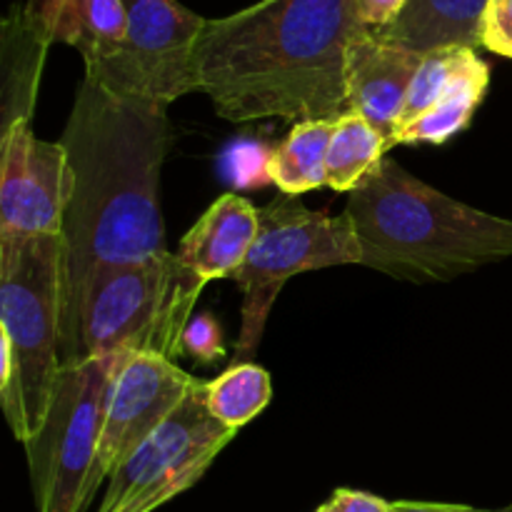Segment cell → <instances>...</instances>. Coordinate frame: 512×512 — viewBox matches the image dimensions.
Instances as JSON below:
<instances>
[{
  "instance_id": "4fadbf2b",
  "label": "cell",
  "mask_w": 512,
  "mask_h": 512,
  "mask_svg": "<svg viewBox=\"0 0 512 512\" xmlns=\"http://www.w3.org/2000/svg\"><path fill=\"white\" fill-rule=\"evenodd\" d=\"M258 225V208L240 195H223L185 233L178 258L203 283L230 278L248 258Z\"/></svg>"
},
{
  "instance_id": "7c38bea8",
  "label": "cell",
  "mask_w": 512,
  "mask_h": 512,
  "mask_svg": "<svg viewBox=\"0 0 512 512\" xmlns=\"http://www.w3.org/2000/svg\"><path fill=\"white\" fill-rule=\"evenodd\" d=\"M423 55L400 45L375 38L360 30L348 45L345 85H348L350 113H358L395 148L400 115L408 103L410 85L418 73Z\"/></svg>"
},
{
  "instance_id": "cb8c5ba5",
  "label": "cell",
  "mask_w": 512,
  "mask_h": 512,
  "mask_svg": "<svg viewBox=\"0 0 512 512\" xmlns=\"http://www.w3.org/2000/svg\"><path fill=\"white\" fill-rule=\"evenodd\" d=\"M350 3H353L355 20H358L365 30L375 33V30L388 28V25L403 13L408 0H350Z\"/></svg>"
},
{
  "instance_id": "ffe728a7",
  "label": "cell",
  "mask_w": 512,
  "mask_h": 512,
  "mask_svg": "<svg viewBox=\"0 0 512 512\" xmlns=\"http://www.w3.org/2000/svg\"><path fill=\"white\" fill-rule=\"evenodd\" d=\"M273 385L268 370L253 363H238L225 370L220 378L205 383V400L225 428L240 430L258 418L270 403Z\"/></svg>"
},
{
  "instance_id": "52a82bcc",
  "label": "cell",
  "mask_w": 512,
  "mask_h": 512,
  "mask_svg": "<svg viewBox=\"0 0 512 512\" xmlns=\"http://www.w3.org/2000/svg\"><path fill=\"white\" fill-rule=\"evenodd\" d=\"M120 355L68 363L60 370L48 418L25 443L38 512H85L110 380Z\"/></svg>"
},
{
  "instance_id": "44dd1931",
  "label": "cell",
  "mask_w": 512,
  "mask_h": 512,
  "mask_svg": "<svg viewBox=\"0 0 512 512\" xmlns=\"http://www.w3.org/2000/svg\"><path fill=\"white\" fill-rule=\"evenodd\" d=\"M470 53H473V48H445L423 55V63H420L413 85H410L408 103H405L403 115H400L398 133L403 128H408L410 123H415L418 118H423L428 110H433V105L445 93V88L455 78V73L463 68Z\"/></svg>"
},
{
  "instance_id": "d4e9b609",
  "label": "cell",
  "mask_w": 512,
  "mask_h": 512,
  "mask_svg": "<svg viewBox=\"0 0 512 512\" xmlns=\"http://www.w3.org/2000/svg\"><path fill=\"white\" fill-rule=\"evenodd\" d=\"M330 503L338 512H393V503L378 498V495L363 493V490H335Z\"/></svg>"
},
{
  "instance_id": "3957f363",
  "label": "cell",
  "mask_w": 512,
  "mask_h": 512,
  "mask_svg": "<svg viewBox=\"0 0 512 512\" xmlns=\"http://www.w3.org/2000/svg\"><path fill=\"white\" fill-rule=\"evenodd\" d=\"M345 215L363 265L398 280L448 283L512 258V220L430 188L390 158L350 193Z\"/></svg>"
},
{
  "instance_id": "e0dca14e",
  "label": "cell",
  "mask_w": 512,
  "mask_h": 512,
  "mask_svg": "<svg viewBox=\"0 0 512 512\" xmlns=\"http://www.w3.org/2000/svg\"><path fill=\"white\" fill-rule=\"evenodd\" d=\"M490 83V68L485 60H480V55L470 53V58L465 60L463 68L455 73V78L450 80V85L445 88V93L440 95L438 103L433 105V110L418 118L415 123H410L408 128H403L395 138V145H420V143H448L453 135H458L460 130H465L473 120L475 110L483 103L485 93H488Z\"/></svg>"
},
{
  "instance_id": "5b68a950",
  "label": "cell",
  "mask_w": 512,
  "mask_h": 512,
  "mask_svg": "<svg viewBox=\"0 0 512 512\" xmlns=\"http://www.w3.org/2000/svg\"><path fill=\"white\" fill-rule=\"evenodd\" d=\"M203 288L173 253L103 270L83 293L73 363L123 353L173 360Z\"/></svg>"
},
{
  "instance_id": "8992f818",
  "label": "cell",
  "mask_w": 512,
  "mask_h": 512,
  "mask_svg": "<svg viewBox=\"0 0 512 512\" xmlns=\"http://www.w3.org/2000/svg\"><path fill=\"white\" fill-rule=\"evenodd\" d=\"M260 225L245 263L230 275L243 290L238 353L253 355L263 338L270 308L293 275L333 265H363L358 235L348 215L318 213L295 195L258 210Z\"/></svg>"
},
{
  "instance_id": "ac0fdd59",
  "label": "cell",
  "mask_w": 512,
  "mask_h": 512,
  "mask_svg": "<svg viewBox=\"0 0 512 512\" xmlns=\"http://www.w3.org/2000/svg\"><path fill=\"white\" fill-rule=\"evenodd\" d=\"M338 123V120H335ZM333 120L295 123L285 143L265 160V173L283 195H303L328 185V148L335 130Z\"/></svg>"
},
{
  "instance_id": "277c9868",
  "label": "cell",
  "mask_w": 512,
  "mask_h": 512,
  "mask_svg": "<svg viewBox=\"0 0 512 512\" xmlns=\"http://www.w3.org/2000/svg\"><path fill=\"white\" fill-rule=\"evenodd\" d=\"M63 235H0V405L15 440L43 428L63 370Z\"/></svg>"
},
{
  "instance_id": "ba28073f",
  "label": "cell",
  "mask_w": 512,
  "mask_h": 512,
  "mask_svg": "<svg viewBox=\"0 0 512 512\" xmlns=\"http://www.w3.org/2000/svg\"><path fill=\"white\" fill-rule=\"evenodd\" d=\"M238 435L213 418L205 383L110 473L98 512H155L193 488Z\"/></svg>"
},
{
  "instance_id": "7402d4cb",
  "label": "cell",
  "mask_w": 512,
  "mask_h": 512,
  "mask_svg": "<svg viewBox=\"0 0 512 512\" xmlns=\"http://www.w3.org/2000/svg\"><path fill=\"white\" fill-rule=\"evenodd\" d=\"M223 353V333L213 315H193L185 325L183 340H180V355H188L198 363H213V360L223 358Z\"/></svg>"
},
{
  "instance_id": "4316f807",
  "label": "cell",
  "mask_w": 512,
  "mask_h": 512,
  "mask_svg": "<svg viewBox=\"0 0 512 512\" xmlns=\"http://www.w3.org/2000/svg\"><path fill=\"white\" fill-rule=\"evenodd\" d=\"M315 512H338V508H335L333 503H325V505H320V508Z\"/></svg>"
},
{
  "instance_id": "2e32d148",
  "label": "cell",
  "mask_w": 512,
  "mask_h": 512,
  "mask_svg": "<svg viewBox=\"0 0 512 512\" xmlns=\"http://www.w3.org/2000/svg\"><path fill=\"white\" fill-rule=\"evenodd\" d=\"M55 43H68L83 55L85 68L108 63L125 38L123 0H30Z\"/></svg>"
},
{
  "instance_id": "7a4b0ae2",
  "label": "cell",
  "mask_w": 512,
  "mask_h": 512,
  "mask_svg": "<svg viewBox=\"0 0 512 512\" xmlns=\"http://www.w3.org/2000/svg\"><path fill=\"white\" fill-rule=\"evenodd\" d=\"M360 30L350 0H260L205 23L198 90L230 123H335L350 113L345 58Z\"/></svg>"
},
{
  "instance_id": "5bb4252c",
  "label": "cell",
  "mask_w": 512,
  "mask_h": 512,
  "mask_svg": "<svg viewBox=\"0 0 512 512\" xmlns=\"http://www.w3.org/2000/svg\"><path fill=\"white\" fill-rule=\"evenodd\" d=\"M53 33L33 3L13 5L3 20V128L30 123Z\"/></svg>"
},
{
  "instance_id": "6da1fadb",
  "label": "cell",
  "mask_w": 512,
  "mask_h": 512,
  "mask_svg": "<svg viewBox=\"0 0 512 512\" xmlns=\"http://www.w3.org/2000/svg\"><path fill=\"white\" fill-rule=\"evenodd\" d=\"M60 143L68 153L63 215V365L75 360L83 293L98 273L165 248L160 173L170 145L168 105L118 95L85 75Z\"/></svg>"
},
{
  "instance_id": "9a60e30c",
  "label": "cell",
  "mask_w": 512,
  "mask_h": 512,
  "mask_svg": "<svg viewBox=\"0 0 512 512\" xmlns=\"http://www.w3.org/2000/svg\"><path fill=\"white\" fill-rule=\"evenodd\" d=\"M490 0H408L403 13L375 38L428 55L445 48H478Z\"/></svg>"
},
{
  "instance_id": "8fae6325",
  "label": "cell",
  "mask_w": 512,
  "mask_h": 512,
  "mask_svg": "<svg viewBox=\"0 0 512 512\" xmlns=\"http://www.w3.org/2000/svg\"><path fill=\"white\" fill-rule=\"evenodd\" d=\"M68 188V153L60 140L35 138L30 123L3 128L0 235L38 238L63 233Z\"/></svg>"
},
{
  "instance_id": "30bf717a",
  "label": "cell",
  "mask_w": 512,
  "mask_h": 512,
  "mask_svg": "<svg viewBox=\"0 0 512 512\" xmlns=\"http://www.w3.org/2000/svg\"><path fill=\"white\" fill-rule=\"evenodd\" d=\"M200 380L163 355L123 353L113 370L90 490L100 483L180 408Z\"/></svg>"
},
{
  "instance_id": "d6986e66",
  "label": "cell",
  "mask_w": 512,
  "mask_h": 512,
  "mask_svg": "<svg viewBox=\"0 0 512 512\" xmlns=\"http://www.w3.org/2000/svg\"><path fill=\"white\" fill-rule=\"evenodd\" d=\"M388 143L383 135L358 113H348L335 123L328 148V185L340 193H353L368 175L383 163Z\"/></svg>"
},
{
  "instance_id": "603a6c76",
  "label": "cell",
  "mask_w": 512,
  "mask_h": 512,
  "mask_svg": "<svg viewBox=\"0 0 512 512\" xmlns=\"http://www.w3.org/2000/svg\"><path fill=\"white\" fill-rule=\"evenodd\" d=\"M480 45L512 60V0H490L483 18Z\"/></svg>"
},
{
  "instance_id": "9c48e42d",
  "label": "cell",
  "mask_w": 512,
  "mask_h": 512,
  "mask_svg": "<svg viewBox=\"0 0 512 512\" xmlns=\"http://www.w3.org/2000/svg\"><path fill=\"white\" fill-rule=\"evenodd\" d=\"M125 38L118 53L85 75L128 98L170 105L198 90L195 50L208 18L178 0H123Z\"/></svg>"
},
{
  "instance_id": "484cf974",
  "label": "cell",
  "mask_w": 512,
  "mask_h": 512,
  "mask_svg": "<svg viewBox=\"0 0 512 512\" xmlns=\"http://www.w3.org/2000/svg\"><path fill=\"white\" fill-rule=\"evenodd\" d=\"M393 512H512V505L500 510L470 508V505H448V503H418V500H398L393 503Z\"/></svg>"
}]
</instances>
